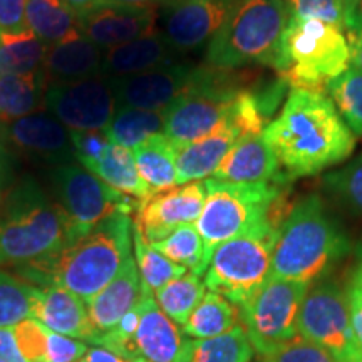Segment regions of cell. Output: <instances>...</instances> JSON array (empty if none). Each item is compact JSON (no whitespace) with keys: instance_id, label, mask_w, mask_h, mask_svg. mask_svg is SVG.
<instances>
[{"instance_id":"obj_1","label":"cell","mask_w":362,"mask_h":362,"mask_svg":"<svg viewBox=\"0 0 362 362\" xmlns=\"http://www.w3.org/2000/svg\"><path fill=\"white\" fill-rule=\"evenodd\" d=\"M288 180L322 173L346 161L356 148V136L330 98L292 89L277 119L264 131Z\"/></svg>"},{"instance_id":"obj_2","label":"cell","mask_w":362,"mask_h":362,"mask_svg":"<svg viewBox=\"0 0 362 362\" xmlns=\"http://www.w3.org/2000/svg\"><path fill=\"white\" fill-rule=\"evenodd\" d=\"M133 255V218L117 211L56 253L13 267L34 287H62L88 302L116 277Z\"/></svg>"},{"instance_id":"obj_3","label":"cell","mask_w":362,"mask_h":362,"mask_svg":"<svg viewBox=\"0 0 362 362\" xmlns=\"http://www.w3.org/2000/svg\"><path fill=\"white\" fill-rule=\"evenodd\" d=\"M351 250L347 235L312 194L292 206L280 226L269 277L305 285L320 282Z\"/></svg>"},{"instance_id":"obj_4","label":"cell","mask_w":362,"mask_h":362,"mask_svg":"<svg viewBox=\"0 0 362 362\" xmlns=\"http://www.w3.org/2000/svg\"><path fill=\"white\" fill-rule=\"evenodd\" d=\"M288 19L285 0H235L208 44V66L228 71L262 64L282 74L288 66L282 45Z\"/></svg>"},{"instance_id":"obj_5","label":"cell","mask_w":362,"mask_h":362,"mask_svg":"<svg viewBox=\"0 0 362 362\" xmlns=\"http://www.w3.org/2000/svg\"><path fill=\"white\" fill-rule=\"evenodd\" d=\"M67 243L62 211L30 175L16 180L0 203V267H19Z\"/></svg>"},{"instance_id":"obj_6","label":"cell","mask_w":362,"mask_h":362,"mask_svg":"<svg viewBox=\"0 0 362 362\" xmlns=\"http://www.w3.org/2000/svg\"><path fill=\"white\" fill-rule=\"evenodd\" d=\"M287 69L280 76L292 89L320 93L349 67L351 45L344 29L317 19H288L282 39Z\"/></svg>"},{"instance_id":"obj_7","label":"cell","mask_w":362,"mask_h":362,"mask_svg":"<svg viewBox=\"0 0 362 362\" xmlns=\"http://www.w3.org/2000/svg\"><path fill=\"white\" fill-rule=\"evenodd\" d=\"M206 200L194 221L205 247V264H210L215 248L238 235L269 223V210L285 185H237L206 178ZM270 225V223H269Z\"/></svg>"},{"instance_id":"obj_8","label":"cell","mask_w":362,"mask_h":362,"mask_svg":"<svg viewBox=\"0 0 362 362\" xmlns=\"http://www.w3.org/2000/svg\"><path fill=\"white\" fill-rule=\"evenodd\" d=\"M277 237L279 230L267 223L226 240L211 255L205 287L242 307L269 279Z\"/></svg>"},{"instance_id":"obj_9","label":"cell","mask_w":362,"mask_h":362,"mask_svg":"<svg viewBox=\"0 0 362 362\" xmlns=\"http://www.w3.org/2000/svg\"><path fill=\"white\" fill-rule=\"evenodd\" d=\"M51 183L56 194L54 203L66 218L67 243L83 237L117 211L131 214L139 203L111 188L79 163L52 166Z\"/></svg>"},{"instance_id":"obj_10","label":"cell","mask_w":362,"mask_h":362,"mask_svg":"<svg viewBox=\"0 0 362 362\" xmlns=\"http://www.w3.org/2000/svg\"><path fill=\"white\" fill-rule=\"evenodd\" d=\"M220 69L202 67L200 76L187 93L165 111V131L176 146L193 143L223 124L232 112L238 89Z\"/></svg>"},{"instance_id":"obj_11","label":"cell","mask_w":362,"mask_h":362,"mask_svg":"<svg viewBox=\"0 0 362 362\" xmlns=\"http://www.w3.org/2000/svg\"><path fill=\"white\" fill-rule=\"evenodd\" d=\"M309 285L269 277L240 309L253 351L267 357L297 336V320Z\"/></svg>"},{"instance_id":"obj_12","label":"cell","mask_w":362,"mask_h":362,"mask_svg":"<svg viewBox=\"0 0 362 362\" xmlns=\"http://www.w3.org/2000/svg\"><path fill=\"white\" fill-rule=\"evenodd\" d=\"M297 332L327 351L337 362H362L351 320L347 291L329 280H320L307 291L298 312Z\"/></svg>"},{"instance_id":"obj_13","label":"cell","mask_w":362,"mask_h":362,"mask_svg":"<svg viewBox=\"0 0 362 362\" xmlns=\"http://www.w3.org/2000/svg\"><path fill=\"white\" fill-rule=\"evenodd\" d=\"M44 110L69 131L86 133L106 129L117 104L111 81L98 76L72 83H49Z\"/></svg>"},{"instance_id":"obj_14","label":"cell","mask_w":362,"mask_h":362,"mask_svg":"<svg viewBox=\"0 0 362 362\" xmlns=\"http://www.w3.org/2000/svg\"><path fill=\"white\" fill-rule=\"evenodd\" d=\"M71 139L79 165L104 183L138 202L151 197L153 193L138 173L131 149L112 143L104 131H71Z\"/></svg>"},{"instance_id":"obj_15","label":"cell","mask_w":362,"mask_h":362,"mask_svg":"<svg viewBox=\"0 0 362 362\" xmlns=\"http://www.w3.org/2000/svg\"><path fill=\"white\" fill-rule=\"evenodd\" d=\"M202 67L171 64L155 67L138 74L112 78L111 88L117 107L144 111H165L181 94L194 84Z\"/></svg>"},{"instance_id":"obj_16","label":"cell","mask_w":362,"mask_h":362,"mask_svg":"<svg viewBox=\"0 0 362 362\" xmlns=\"http://www.w3.org/2000/svg\"><path fill=\"white\" fill-rule=\"evenodd\" d=\"M205 200V181H192L139 202L133 221L149 243L160 242L178 226L194 223Z\"/></svg>"},{"instance_id":"obj_17","label":"cell","mask_w":362,"mask_h":362,"mask_svg":"<svg viewBox=\"0 0 362 362\" xmlns=\"http://www.w3.org/2000/svg\"><path fill=\"white\" fill-rule=\"evenodd\" d=\"M0 136L13 151L45 165L57 166L76 160L71 131L47 112H34L0 124Z\"/></svg>"},{"instance_id":"obj_18","label":"cell","mask_w":362,"mask_h":362,"mask_svg":"<svg viewBox=\"0 0 362 362\" xmlns=\"http://www.w3.org/2000/svg\"><path fill=\"white\" fill-rule=\"evenodd\" d=\"M230 0H170L163 12V37L175 51H193L218 33Z\"/></svg>"},{"instance_id":"obj_19","label":"cell","mask_w":362,"mask_h":362,"mask_svg":"<svg viewBox=\"0 0 362 362\" xmlns=\"http://www.w3.org/2000/svg\"><path fill=\"white\" fill-rule=\"evenodd\" d=\"M156 19L155 7H129L101 2L88 12L79 13V27L86 39L103 51H107L116 45L155 34Z\"/></svg>"},{"instance_id":"obj_20","label":"cell","mask_w":362,"mask_h":362,"mask_svg":"<svg viewBox=\"0 0 362 362\" xmlns=\"http://www.w3.org/2000/svg\"><path fill=\"white\" fill-rule=\"evenodd\" d=\"M30 317L52 332L98 346L101 334L90 322L83 298L62 287L30 285Z\"/></svg>"},{"instance_id":"obj_21","label":"cell","mask_w":362,"mask_h":362,"mask_svg":"<svg viewBox=\"0 0 362 362\" xmlns=\"http://www.w3.org/2000/svg\"><path fill=\"white\" fill-rule=\"evenodd\" d=\"M183 336L178 324L160 309L153 291L144 284V309L131 341L129 359L133 362H178L187 342Z\"/></svg>"},{"instance_id":"obj_22","label":"cell","mask_w":362,"mask_h":362,"mask_svg":"<svg viewBox=\"0 0 362 362\" xmlns=\"http://www.w3.org/2000/svg\"><path fill=\"white\" fill-rule=\"evenodd\" d=\"M210 178L237 185H285L291 181L280 170L277 156L265 141L264 134L238 139Z\"/></svg>"},{"instance_id":"obj_23","label":"cell","mask_w":362,"mask_h":362,"mask_svg":"<svg viewBox=\"0 0 362 362\" xmlns=\"http://www.w3.org/2000/svg\"><path fill=\"white\" fill-rule=\"evenodd\" d=\"M242 139L237 126L226 119L223 124L197 141L176 146V175L180 185L203 181L218 170L228 151Z\"/></svg>"},{"instance_id":"obj_24","label":"cell","mask_w":362,"mask_h":362,"mask_svg":"<svg viewBox=\"0 0 362 362\" xmlns=\"http://www.w3.org/2000/svg\"><path fill=\"white\" fill-rule=\"evenodd\" d=\"M103 49L76 33L61 42L49 45L44 72L49 83H72L103 76Z\"/></svg>"},{"instance_id":"obj_25","label":"cell","mask_w":362,"mask_h":362,"mask_svg":"<svg viewBox=\"0 0 362 362\" xmlns=\"http://www.w3.org/2000/svg\"><path fill=\"white\" fill-rule=\"evenodd\" d=\"M139 293H141V277L134 257L131 255L116 277L98 296L86 302L94 329L101 336L115 329L126 312L136 304Z\"/></svg>"},{"instance_id":"obj_26","label":"cell","mask_w":362,"mask_h":362,"mask_svg":"<svg viewBox=\"0 0 362 362\" xmlns=\"http://www.w3.org/2000/svg\"><path fill=\"white\" fill-rule=\"evenodd\" d=\"M173 52L175 49L158 33L131 40L103 52V76L123 78L171 64Z\"/></svg>"},{"instance_id":"obj_27","label":"cell","mask_w":362,"mask_h":362,"mask_svg":"<svg viewBox=\"0 0 362 362\" xmlns=\"http://www.w3.org/2000/svg\"><path fill=\"white\" fill-rule=\"evenodd\" d=\"M49 79L44 69L0 78V124L44 110Z\"/></svg>"},{"instance_id":"obj_28","label":"cell","mask_w":362,"mask_h":362,"mask_svg":"<svg viewBox=\"0 0 362 362\" xmlns=\"http://www.w3.org/2000/svg\"><path fill=\"white\" fill-rule=\"evenodd\" d=\"M138 173L153 194L178 187L176 144L168 136L155 134L133 149Z\"/></svg>"},{"instance_id":"obj_29","label":"cell","mask_w":362,"mask_h":362,"mask_svg":"<svg viewBox=\"0 0 362 362\" xmlns=\"http://www.w3.org/2000/svg\"><path fill=\"white\" fill-rule=\"evenodd\" d=\"M24 22L27 29L49 45L81 30L78 12L64 0H25Z\"/></svg>"},{"instance_id":"obj_30","label":"cell","mask_w":362,"mask_h":362,"mask_svg":"<svg viewBox=\"0 0 362 362\" xmlns=\"http://www.w3.org/2000/svg\"><path fill=\"white\" fill-rule=\"evenodd\" d=\"M47 49L49 44L27 27L0 30V78L40 71Z\"/></svg>"},{"instance_id":"obj_31","label":"cell","mask_w":362,"mask_h":362,"mask_svg":"<svg viewBox=\"0 0 362 362\" xmlns=\"http://www.w3.org/2000/svg\"><path fill=\"white\" fill-rule=\"evenodd\" d=\"M253 347L242 322L221 336L187 339L178 362H250Z\"/></svg>"},{"instance_id":"obj_32","label":"cell","mask_w":362,"mask_h":362,"mask_svg":"<svg viewBox=\"0 0 362 362\" xmlns=\"http://www.w3.org/2000/svg\"><path fill=\"white\" fill-rule=\"evenodd\" d=\"M242 322L240 309L220 293L206 292L187 324L181 327L185 336L193 339H210L221 336Z\"/></svg>"},{"instance_id":"obj_33","label":"cell","mask_w":362,"mask_h":362,"mask_svg":"<svg viewBox=\"0 0 362 362\" xmlns=\"http://www.w3.org/2000/svg\"><path fill=\"white\" fill-rule=\"evenodd\" d=\"M165 131V112L134 107H117L110 126L104 129L112 143L133 151L139 144Z\"/></svg>"},{"instance_id":"obj_34","label":"cell","mask_w":362,"mask_h":362,"mask_svg":"<svg viewBox=\"0 0 362 362\" xmlns=\"http://www.w3.org/2000/svg\"><path fill=\"white\" fill-rule=\"evenodd\" d=\"M205 282H202L200 275L187 272L183 277L171 280L155 292L156 304L175 324L183 327L202 298L205 297Z\"/></svg>"},{"instance_id":"obj_35","label":"cell","mask_w":362,"mask_h":362,"mask_svg":"<svg viewBox=\"0 0 362 362\" xmlns=\"http://www.w3.org/2000/svg\"><path fill=\"white\" fill-rule=\"evenodd\" d=\"M149 245L163 253L166 259L175 262L176 265L185 267L193 274L202 275L206 272L205 247L194 223L181 225L166 238L149 243Z\"/></svg>"},{"instance_id":"obj_36","label":"cell","mask_w":362,"mask_h":362,"mask_svg":"<svg viewBox=\"0 0 362 362\" xmlns=\"http://www.w3.org/2000/svg\"><path fill=\"white\" fill-rule=\"evenodd\" d=\"M133 247H134V260L138 265L139 277L151 288L153 292L160 291L171 280L183 277L187 274V269L181 265H176L175 262L166 259L163 253L155 250L146 238L143 237L141 230L134 225L133 221Z\"/></svg>"},{"instance_id":"obj_37","label":"cell","mask_w":362,"mask_h":362,"mask_svg":"<svg viewBox=\"0 0 362 362\" xmlns=\"http://www.w3.org/2000/svg\"><path fill=\"white\" fill-rule=\"evenodd\" d=\"M330 101L354 136H362V69L351 66L327 84Z\"/></svg>"},{"instance_id":"obj_38","label":"cell","mask_w":362,"mask_h":362,"mask_svg":"<svg viewBox=\"0 0 362 362\" xmlns=\"http://www.w3.org/2000/svg\"><path fill=\"white\" fill-rule=\"evenodd\" d=\"M30 317V284L0 269V327H13Z\"/></svg>"},{"instance_id":"obj_39","label":"cell","mask_w":362,"mask_h":362,"mask_svg":"<svg viewBox=\"0 0 362 362\" xmlns=\"http://www.w3.org/2000/svg\"><path fill=\"white\" fill-rule=\"evenodd\" d=\"M322 181L324 188L334 198L357 214H362V155L341 170L324 175Z\"/></svg>"},{"instance_id":"obj_40","label":"cell","mask_w":362,"mask_h":362,"mask_svg":"<svg viewBox=\"0 0 362 362\" xmlns=\"http://www.w3.org/2000/svg\"><path fill=\"white\" fill-rule=\"evenodd\" d=\"M17 347L21 354L29 362H44L45 349H47V332L49 329L33 317H27L12 327Z\"/></svg>"},{"instance_id":"obj_41","label":"cell","mask_w":362,"mask_h":362,"mask_svg":"<svg viewBox=\"0 0 362 362\" xmlns=\"http://www.w3.org/2000/svg\"><path fill=\"white\" fill-rule=\"evenodd\" d=\"M291 19H317L344 29L342 0H285Z\"/></svg>"},{"instance_id":"obj_42","label":"cell","mask_w":362,"mask_h":362,"mask_svg":"<svg viewBox=\"0 0 362 362\" xmlns=\"http://www.w3.org/2000/svg\"><path fill=\"white\" fill-rule=\"evenodd\" d=\"M265 362H337L327 351L317 344L307 341L302 336H297L288 341L285 346L275 351L274 354L264 357Z\"/></svg>"},{"instance_id":"obj_43","label":"cell","mask_w":362,"mask_h":362,"mask_svg":"<svg viewBox=\"0 0 362 362\" xmlns=\"http://www.w3.org/2000/svg\"><path fill=\"white\" fill-rule=\"evenodd\" d=\"M88 349L89 344L49 330L44 362H79Z\"/></svg>"},{"instance_id":"obj_44","label":"cell","mask_w":362,"mask_h":362,"mask_svg":"<svg viewBox=\"0 0 362 362\" xmlns=\"http://www.w3.org/2000/svg\"><path fill=\"white\" fill-rule=\"evenodd\" d=\"M25 0H0V30H17L25 27Z\"/></svg>"},{"instance_id":"obj_45","label":"cell","mask_w":362,"mask_h":362,"mask_svg":"<svg viewBox=\"0 0 362 362\" xmlns=\"http://www.w3.org/2000/svg\"><path fill=\"white\" fill-rule=\"evenodd\" d=\"M16 183V161H13L12 149L0 136V203Z\"/></svg>"},{"instance_id":"obj_46","label":"cell","mask_w":362,"mask_h":362,"mask_svg":"<svg viewBox=\"0 0 362 362\" xmlns=\"http://www.w3.org/2000/svg\"><path fill=\"white\" fill-rule=\"evenodd\" d=\"M342 16L349 42L362 39V0H342Z\"/></svg>"},{"instance_id":"obj_47","label":"cell","mask_w":362,"mask_h":362,"mask_svg":"<svg viewBox=\"0 0 362 362\" xmlns=\"http://www.w3.org/2000/svg\"><path fill=\"white\" fill-rule=\"evenodd\" d=\"M0 359L6 362H29L17 347L12 327H0Z\"/></svg>"},{"instance_id":"obj_48","label":"cell","mask_w":362,"mask_h":362,"mask_svg":"<svg viewBox=\"0 0 362 362\" xmlns=\"http://www.w3.org/2000/svg\"><path fill=\"white\" fill-rule=\"evenodd\" d=\"M79 362H133V361L124 359V357L104 349V347L90 346L88 352H86V356Z\"/></svg>"},{"instance_id":"obj_49","label":"cell","mask_w":362,"mask_h":362,"mask_svg":"<svg viewBox=\"0 0 362 362\" xmlns=\"http://www.w3.org/2000/svg\"><path fill=\"white\" fill-rule=\"evenodd\" d=\"M357 260H356V269L352 272V277H351V284H349V291H354L357 293L362 296V243L357 247Z\"/></svg>"},{"instance_id":"obj_50","label":"cell","mask_w":362,"mask_h":362,"mask_svg":"<svg viewBox=\"0 0 362 362\" xmlns=\"http://www.w3.org/2000/svg\"><path fill=\"white\" fill-rule=\"evenodd\" d=\"M103 2L117 4V6H129V7H158L165 6L170 0H103Z\"/></svg>"},{"instance_id":"obj_51","label":"cell","mask_w":362,"mask_h":362,"mask_svg":"<svg viewBox=\"0 0 362 362\" xmlns=\"http://www.w3.org/2000/svg\"><path fill=\"white\" fill-rule=\"evenodd\" d=\"M64 2L72 8V11L78 12V16H79V13L88 12L89 8L96 7L98 4L103 2V0H64Z\"/></svg>"},{"instance_id":"obj_52","label":"cell","mask_w":362,"mask_h":362,"mask_svg":"<svg viewBox=\"0 0 362 362\" xmlns=\"http://www.w3.org/2000/svg\"><path fill=\"white\" fill-rule=\"evenodd\" d=\"M349 45H351L352 66L361 67L362 69V39L354 40V42H349Z\"/></svg>"},{"instance_id":"obj_53","label":"cell","mask_w":362,"mask_h":362,"mask_svg":"<svg viewBox=\"0 0 362 362\" xmlns=\"http://www.w3.org/2000/svg\"><path fill=\"white\" fill-rule=\"evenodd\" d=\"M0 362H6V361H2V359H0Z\"/></svg>"},{"instance_id":"obj_54","label":"cell","mask_w":362,"mask_h":362,"mask_svg":"<svg viewBox=\"0 0 362 362\" xmlns=\"http://www.w3.org/2000/svg\"><path fill=\"white\" fill-rule=\"evenodd\" d=\"M230 2H235V0H230Z\"/></svg>"}]
</instances>
